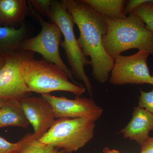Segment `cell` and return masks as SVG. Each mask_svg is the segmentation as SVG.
<instances>
[{
  "mask_svg": "<svg viewBox=\"0 0 153 153\" xmlns=\"http://www.w3.org/2000/svg\"><path fill=\"white\" fill-rule=\"evenodd\" d=\"M62 1L79 29L77 40L83 54L90 57L93 77L100 83H105L109 79L114 60L107 53L102 43L106 31L104 17L82 0Z\"/></svg>",
  "mask_w": 153,
  "mask_h": 153,
  "instance_id": "cell-1",
  "label": "cell"
},
{
  "mask_svg": "<svg viewBox=\"0 0 153 153\" xmlns=\"http://www.w3.org/2000/svg\"><path fill=\"white\" fill-rule=\"evenodd\" d=\"M29 124L21 101H9L0 109V128L13 126L26 128Z\"/></svg>",
  "mask_w": 153,
  "mask_h": 153,
  "instance_id": "cell-13",
  "label": "cell"
},
{
  "mask_svg": "<svg viewBox=\"0 0 153 153\" xmlns=\"http://www.w3.org/2000/svg\"><path fill=\"white\" fill-rule=\"evenodd\" d=\"M153 130V114L139 106L135 108L131 120L120 133L123 137L135 141L141 146L149 138Z\"/></svg>",
  "mask_w": 153,
  "mask_h": 153,
  "instance_id": "cell-11",
  "label": "cell"
},
{
  "mask_svg": "<svg viewBox=\"0 0 153 153\" xmlns=\"http://www.w3.org/2000/svg\"><path fill=\"white\" fill-rule=\"evenodd\" d=\"M96 121L87 118H60L39 141L64 153H72L84 147L93 138Z\"/></svg>",
  "mask_w": 153,
  "mask_h": 153,
  "instance_id": "cell-5",
  "label": "cell"
},
{
  "mask_svg": "<svg viewBox=\"0 0 153 153\" xmlns=\"http://www.w3.org/2000/svg\"><path fill=\"white\" fill-rule=\"evenodd\" d=\"M29 7L30 12L37 19L42 29L37 36L23 41L21 51H30L41 54L44 60L54 63L62 69L73 83L81 85L74 81L72 72L60 56L59 46L63 35L60 28L55 23L46 22L43 17Z\"/></svg>",
  "mask_w": 153,
  "mask_h": 153,
  "instance_id": "cell-6",
  "label": "cell"
},
{
  "mask_svg": "<svg viewBox=\"0 0 153 153\" xmlns=\"http://www.w3.org/2000/svg\"><path fill=\"white\" fill-rule=\"evenodd\" d=\"M21 102L27 119L33 126V135L36 139H40L55 121V113L52 105L42 97H27Z\"/></svg>",
  "mask_w": 153,
  "mask_h": 153,
  "instance_id": "cell-10",
  "label": "cell"
},
{
  "mask_svg": "<svg viewBox=\"0 0 153 153\" xmlns=\"http://www.w3.org/2000/svg\"><path fill=\"white\" fill-rule=\"evenodd\" d=\"M138 106L146 110L153 114V90L145 92L140 89Z\"/></svg>",
  "mask_w": 153,
  "mask_h": 153,
  "instance_id": "cell-19",
  "label": "cell"
},
{
  "mask_svg": "<svg viewBox=\"0 0 153 153\" xmlns=\"http://www.w3.org/2000/svg\"><path fill=\"white\" fill-rule=\"evenodd\" d=\"M7 57L4 58V57H1V56L0 55V68H1L5 63Z\"/></svg>",
  "mask_w": 153,
  "mask_h": 153,
  "instance_id": "cell-23",
  "label": "cell"
},
{
  "mask_svg": "<svg viewBox=\"0 0 153 153\" xmlns=\"http://www.w3.org/2000/svg\"><path fill=\"white\" fill-rule=\"evenodd\" d=\"M49 19L58 26L64 37L61 46L72 74L84 83L89 94L92 96V85L84 69L85 66L90 65V60L85 57L80 48L74 34L75 24L73 18L62 1H52V10Z\"/></svg>",
  "mask_w": 153,
  "mask_h": 153,
  "instance_id": "cell-4",
  "label": "cell"
},
{
  "mask_svg": "<svg viewBox=\"0 0 153 153\" xmlns=\"http://www.w3.org/2000/svg\"><path fill=\"white\" fill-rule=\"evenodd\" d=\"M140 153H153V137L149 139L141 146Z\"/></svg>",
  "mask_w": 153,
  "mask_h": 153,
  "instance_id": "cell-22",
  "label": "cell"
},
{
  "mask_svg": "<svg viewBox=\"0 0 153 153\" xmlns=\"http://www.w3.org/2000/svg\"><path fill=\"white\" fill-rule=\"evenodd\" d=\"M104 18L106 31L102 43L111 57L114 59L123 52L133 49L153 55V33L148 29L136 11L123 19Z\"/></svg>",
  "mask_w": 153,
  "mask_h": 153,
  "instance_id": "cell-2",
  "label": "cell"
},
{
  "mask_svg": "<svg viewBox=\"0 0 153 153\" xmlns=\"http://www.w3.org/2000/svg\"><path fill=\"white\" fill-rule=\"evenodd\" d=\"M150 54L139 50L129 56L119 55L114 58V64L110 82L114 85L127 84L152 85V76L148 67L147 60Z\"/></svg>",
  "mask_w": 153,
  "mask_h": 153,
  "instance_id": "cell-8",
  "label": "cell"
},
{
  "mask_svg": "<svg viewBox=\"0 0 153 153\" xmlns=\"http://www.w3.org/2000/svg\"><path fill=\"white\" fill-rule=\"evenodd\" d=\"M102 16L120 19L126 16L124 13L126 1L124 0H82Z\"/></svg>",
  "mask_w": 153,
  "mask_h": 153,
  "instance_id": "cell-15",
  "label": "cell"
},
{
  "mask_svg": "<svg viewBox=\"0 0 153 153\" xmlns=\"http://www.w3.org/2000/svg\"><path fill=\"white\" fill-rule=\"evenodd\" d=\"M152 85H153V76H152Z\"/></svg>",
  "mask_w": 153,
  "mask_h": 153,
  "instance_id": "cell-25",
  "label": "cell"
},
{
  "mask_svg": "<svg viewBox=\"0 0 153 153\" xmlns=\"http://www.w3.org/2000/svg\"><path fill=\"white\" fill-rule=\"evenodd\" d=\"M8 101V100H5L2 99H0V109Z\"/></svg>",
  "mask_w": 153,
  "mask_h": 153,
  "instance_id": "cell-24",
  "label": "cell"
},
{
  "mask_svg": "<svg viewBox=\"0 0 153 153\" xmlns=\"http://www.w3.org/2000/svg\"><path fill=\"white\" fill-rule=\"evenodd\" d=\"M26 33V28L23 25L19 29L0 27V52L13 54L21 51L22 43L27 39Z\"/></svg>",
  "mask_w": 153,
  "mask_h": 153,
  "instance_id": "cell-14",
  "label": "cell"
},
{
  "mask_svg": "<svg viewBox=\"0 0 153 153\" xmlns=\"http://www.w3.org/2000/svg\"><path fill=\"white\" fill-rule=\"evenodd\" d=\"M34 52L21 51L8 55L0 68V99L8 101H21L31 92L25 84L21 71L25 60L34 57Z\"/></svg>",
  "mask_w": 153,
  "mask_h": 153,
  "instance_id": "cell-7",
  "label": "cell"
},
{
  "mask_svg": "<svg viewBox=\"0 0 153 153\" xmlns=\"http://www.w3.org/2000/svg\"><path fill=\"white\" fill-rule=\"evenodd\" d=\"M51 104L55 118H87L96 121L101 116L103 110L91 99L76 97L70 100L56 97L50 93L41 94Z\"/></svg>",
  "mask_w": 153,
  "mask_h": 153,
  "instance_id": "cell-9",
  "label": "cell"
},
{
  "mask_svg": "<svg viewBox=\"0 0 153 153\" xmlns=\"http://www.w3.org/2000/svg\"><path fill=\"white\" fill-rule=\"evenodd\" d=\"M22 143L13 153H64L63 150L45 144L36 139L33 134L29 133L21 139Z\"/></svg>",
  "mask_w": 153,
  "mask_h": 153,
  "instance_id": "cell-16",
  "label": "cell"
},
{
  "mask_svg": "<svg viewBox=\"0 0 153 153\" xmlns=\"http://www.w3.org/2000/svg\"></svg>",
  "mask_w": 153,
  "mask_h": 153,
  "instance_id": "cell-26",
  "label": "cell"
},
{
  "mask_svg": "<svg viewBox=\"0 0 153 153\" xmlns=\"http://www.w3.org/2000/svg\"><path fill=\"white\" fill-rule=\"evenodd\" d=\"M24 81L30 92L43 94L66 91L80 97L85 91L82 85L70 82L68 76L54 63L34 57L25 60L21 66Z\"/></svg>",
  "mask_w": 153,
  "mask_h": 153,
  "instance_id": "cell-3",
  "label": "cell"
},
{
  "mask_svg": "<svg viewBox=\"0 0 153 153\" xmlns=\"http://www.w3.org/2000/svg\"><path fill=\"white\" fill-rule=\"evenodd\" d=\"M29 13V5L26 0H0V22L21 23Z\"/></svg>",
  "mask_w": 153,
  "mask_h": 153,
  "instance_id": "cell-12",
  "label": "cell"
},
{
  "mask_svg": "<svg viewBox=\"0 0 153 153\" xmlns=\"http://www.w3.org/2000/svg\"><path fill=\"white\" fill-rule=\"evenodd\" d=\"M147 4H153V0H130L125 7V15L126 16L141 6Z\"/></svg>",
  "mask_w": 153,
  "mask_h": 153,
  "instance_id": "cell-21",
  "label": "cell"
},
{
  "mask_svg": "<svg viewBox=\"0 0 153 153\" xmlns=\"http://www.w3.org/2000/svg\"><path fill=\"white\" fill-rule=\"evenodd\" d=\"M135 11L143 20L148 29L153 33V4L144 5L138 8Z\"/></svg>",
  "mask_w": 153,
  "mask_h": 153,
  "instance_id": "cell-18",
  "label": "cell"
},
{
  "mask_svg": "<svg viewBox=\"0 0 153 153\" xmlns=\"http://www.w3.org/2000/svg\"><path fill=\"white\" fill-rule=\"evenodd\" d=\"M22 143L21 140L17 143H11L0 137V153H13Z\"/></svg>",
  "mask_w": 153,
  "mask_h": 153,
  "instance_id": "cell-20",
  "label": "cell"
},
{
  "mask_svg": "<svg viewBox=\"0 0 153 153\" xmlns=\"http://www.w3.org/2000/svg\"><path fill=\"white\" fill-rule=\"evenodd\" d=\"M28 5L33 10L41 17L49 18L52 10V1L50 0H30Z\"/></svg>",
  "mask_w": 153,
  "mask_h": 153,
  "instance_id": "cell-17",
  "label": "cell"
}]
</instances>
